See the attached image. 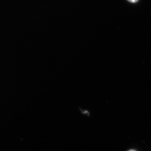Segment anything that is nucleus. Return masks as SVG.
I'll return each mask as SVG.
<instances>
[{
    "mask_svg": "<svg viewBox=\"0 0 151 151\" xmlns=\"http://www.w3.org/2000/svg\"><path fill=\"white\" fill-rule=\"evenodd\" d=\"M129 2L131 3H136L139 0H128Z\"/></svg>",
    "mask_w": 151,
    "mask_h": 151,
    "instance_id": "nucleus-1",
    "label": "nucleus"
},
{
    "mask_svg": "<svg viewBox=\"0 0 151 151\" xmlns=\"http://www.w3.org/2000/svg\"><path fill=\"white\" fill-rule=\"evenodd\" d=\"M128 151H137L135 150H129Z\"/></svg>",
    "mask_w": 151,
    "mask_h": 151,
    "instance_id": "nucleus-2",
    "label": "nucleus"
}]
</instances>
